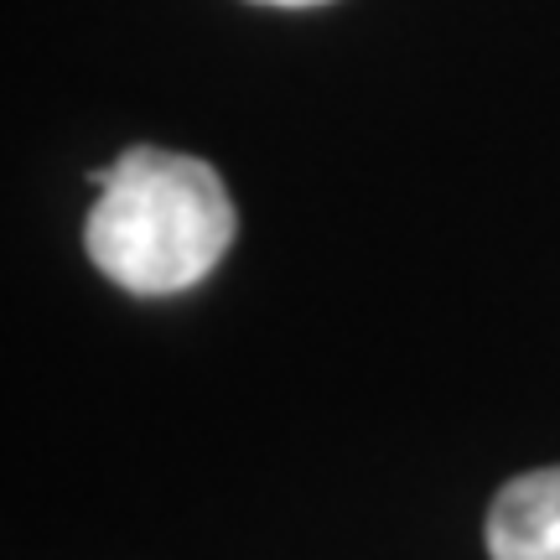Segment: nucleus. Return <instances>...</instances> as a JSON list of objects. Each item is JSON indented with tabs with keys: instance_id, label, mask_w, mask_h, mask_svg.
I'll return each mask as SVG.
<instances>
[{
	"instance_id": "1",
	"label": "nucleus",
	"mask_w": 560,
	"mask_h": 560,
	"mask_svg": "<svg viewBox=\"0 0 560 560\" xmlns=\"http://www.w3.org/2000/svg\"><path fill=\"white\" fill-rule=\"evenodd\" d=\"M100 202L83 223V249L104 280L130 296L192 291L234 244V202L223 177L198 156L130 145L94 172Z\"/></svg>"
},
{
	"instance_id": "2",
	"label": "nucleus",
	"mask_w": 560,
	"mask_h": 560,
	"mask_svg": "<svg viewBox=\"0 0 560 560\" xmlns=\"http://www.w3.org/2000/svg\"><path fill=\"white\" fill-rule=\"evenodd\" d=\"M493 560H560V467H535L503 482L488 509Z\"/></svg>"
},
{
	"instance_id": "3",
	"label": "nucleus",
	"mask_w": 560,
	"mask_h": 560,
	"mask_svg": "<svg viewBox=\"0 0 560 560\" xmlns=\"http://www.w3.org/2000/svg\"><path fill=\"white\" fill-rule=\"evenodd\" d=\"M255 5H285V11H301V5H327V0H255Z\"/></svg>"
}]
</instances>
